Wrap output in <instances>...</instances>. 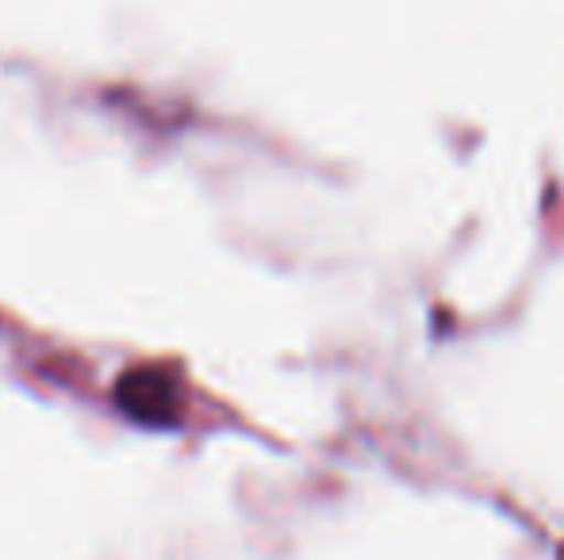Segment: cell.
<instances>
[{
	"label": "cell",
	"mask_w": 564,
	"mask_h": 560,
	"mask_svg": "<svg viewBox=\"0 0 564 560\" xmlns=\"http://www.w3.org/2000/svg\"><path fill=\"white\" fill-rule=\"evenodd\" d=\"M557 560H564V538H561V546H557Z\"/></svg>",
	"instance_id": "2"
},
{
	"label": "cell",
	"mask_w": 564,
	"mask_h": 560,
	"mask_svg": "<svg viewBox=\"0 0 564 560\" xmlns=\"http://www.w3.org/2000/svg\"><path fill=\"white\" fill-rule=\"evenodd\" d=\"M116 404L123 407L131 419L147 422V426H170L181 415V396L177 384L170 373L162 369H131L116 381Z\"/></svg>",
	"instance_id": "1"
}]
</instances>
